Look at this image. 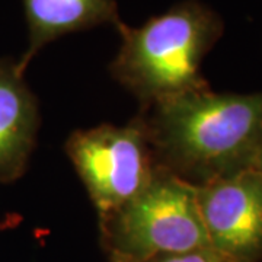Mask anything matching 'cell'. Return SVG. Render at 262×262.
<instances>
[{
    "mask_svg": "<svg viewBox=\"0 0 262 262\" xmlns=\"http://www.w3.org/2000/svg\"><path fill=\"white\" fill-rule=\"evenodd\" d=\"M155 162L191 185L252 168L262 147V92L208 88L143 108Z\"/></svg>",
    "mask_w": 262,
    "mask_h": 262,
    "instance_id": "1",
    "label": "cell"
},
{
    "mask_svg": "<svg viewBox=\"0 0 262 262\" xmlns=\"http://www.w3.org/2000/svg\"><path fill=\"white\" fill-rule=\"evenodd\" d=\"M121 46L110 66L113 77L141 106L207 89L201 63L223 32L214 10L184 0L141 27L120 22Z\"/></svg>",
    "mask_w": 262,
    "mask_h": 262,
    "instance_id": "2",
    "label": "cell"
},
{
    "mask_svg": "<svg viewBox=\"0 0 262 262\" xmlns=\"http://www.w3.org/2000/svg\"><path fill=\"white\" fill-rule=\"evenodd\" d=\"M108 262H150L210 246L195 185L156 166L147 185L99 222Z\"/></svg>",
    "mask_w": 262,
    "mask_h": 262,
    "instance_id": "3",
    "label": "cell"
},
{
    "mask_svg": "<svg viewBox=\"0 0 262 262\" xmlns=\"http://www.w3.org/2000/svg\"><path fill=\"white\" fill-rule=\"evenodd\" d=\"M66 153L99 222L137 195L158 166L140 117L121 127L102 124L75 131L66 141Z\"/></svg>",
    "mask_w": 262,
    "mask_h": 262,
    "instance_id": "4",
    "label": "cell"
},
{
    "mask_svg": "<svg viewBox=\"0 0 262 262\" xmlns=\"http://www.w3.org/2000/svg\"><path fill=\"white\" fill-rule=\"evenodd\" d=\"M210 246L229 262L262 261V177L252 168L195 187Z\"/></svg>",
    "mask_w": 262,
    "mask_h": 262,
    "instance_id": "5",
    "label": "cell"
},
{
    "mask_svg": "<svg viewBox=\"0 0 262 262\" xmlns=\"http://www.w3.org/2000/svg\"><path fill=\"white\" fill-rule=\"evenodd\" d=\"M38 128V103L25 75L15 60L0 58V182H13L25 173Z\"/></svg>",
    "mask_w": 262,
    "mask_h": 262,
    "instance_id": "6",
    "label": "cell"
},
{
    "mask_svg": "<svg viewBox=\"0 0 262 262\" xmlns=\"http://www.w3.org/2000/svg\"><path fill=\"white\" fill-rule=\"evenodd\" d=\"M28 24V48L16 61L25 75L29 63L39 50L57 38L72 32L94 28L102 24L117 27L118 16L115 0H22Z\"/></svg>",
    "mask_w": 262,
    "mask_h": 262,
    "instance_id": "7",
    "label": "cell"
},
{
    "mask_svg": "<svg viewBox=\"0 0 262 262\" xmlns=\"http://www.w3.org/2000/svg\"><path fill=\"white\" fill-rule=\"evenodd\" d=\"M150 262H229L219 252H215L211 246L196 248L191 251L178 253H168L159 258H155Z\"/></svg>",
    "mask_w": 262,
    "mask_h": 262,
    "instance_id": "8",
    "label": "cell"
},
{
    "mask_svg": "<svg viewBox=\"0 0 262 262\" xmlns=\"http://www.w3.org/2000/svg\"><path fill=\"white\" fill-rule=\"evenodd\" d=\"M252 169L253 170H256V172H258V173L262 177V147L261 150L258 151V156H256V159H255V162H253Z\"/></svg>",
    "mask_w": 262,
    "mask_h": 262,
    "instance_id": "9",
    "label": "cell"
}]
</instances>
